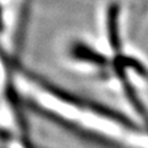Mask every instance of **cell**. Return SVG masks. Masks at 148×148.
<instances>
[{"mask_svg": "<svg viewBox=\"0 0 148 148\" xmlns=\"http://www.w3.org/2000/svg\"><path fill=\"white\" fill-rule=\"evenodd\" d=\"M69 56L71 58H73V61L83 64H89L91 67L108 68L111 66V58L106 57L104 53L99 52L98 49L83 41H77L71 45Z\"/></svg>", "mask_w": 148, "mask_h": 148, "instance_id": "cell-1", "label": "cell"}, {"mask_svg": "<svg viewBox=\"0 0 148 148\" xmlns=\"http://www.w3.org/2000/svg\"><path fill=\"white\" fill-rule=\"evenodd\" d=\"M106 22V35L108 42L114 54L122 52V40H121V29H120V5L116 3H111L106 9L105 15Z\"/></svg>", "mask_w": 148, "mask_h": 148, "instance_id": "cell-2", "label": "cell"}]
</instances>
